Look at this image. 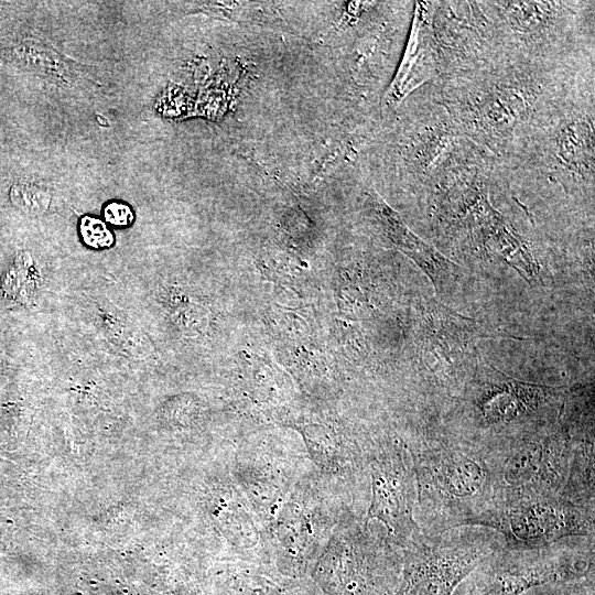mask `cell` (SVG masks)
<instances>
[{"label":"cell","instance_id":"8fae6325","mask_svg":"<svg viewBox=\"0 0 595 595\" xmlns=\"http://www.w3.org/2000/svg\"><path fill=\"white\" fill-rule=\"evenodd\" d=\"M23 48V58L32 68L64 83L69 80L66 63L52 48L39 44H30Z\"/></svg>","mask_w":595,"mask_h":595},{"label":"cell","instance_id":"ba28073f","mask_svg":"<svg viewBox=\"0 0 595 595\" xmlns=\"http://www.w3.org/2000/svg\"><path fill=\"white\" fill-rule=\"evenodd\" d=\"M367 464L371 497L365 522L381 521L388 538L402 550L423 533L415 519L416 483L408 445L385 442L367 456Z\"/></svg>","mask_w":595,"mask_h":595},{"label":"cell","instance_id":"6da1fadb","mask_svg":"<svg viewBox=\"0 0 595 595\" xmlns=\"http://www.w3.org/2000/svg\"><path fill=\"white\" fill-rule=\"evenodd\" d=\"M584 66L495 53L439 75L434 89L459 132L506 163L588 76Z\"/></svg>","mask_w":595,"mask_h":595},{"label":"cell","instance_id":"4fadbf2b","mask_svg":"<svg viewBox=\"0 0 595 595\" xmlns=\"http://www.w3.org/2000/svg\"><path fill=\"white\" fill-rule=\"evenodd\" d=\"M79 230L86 245L93 248H107L113 242V235L106 224L90 216H85L80 220Z\"/></svg>","mask_w":595,"mask_h":595},{"label":"cell","instance_id":"5b68a950","mask_svg":"<svg viewBox=\"0 0 595 595\" xmlns=\"http://www.w3.org/2000/svg\"><path fill=\"white\" fill-rule=\"evenodd\" d=\"M574 392V388L523 382L501 374L488 376L469 392L468 415L473 433L478 432L470 443L496 447L558 416Z\"/></svg>","mask_w":595,"mask_h":595},{"label":"cell","instance_id":"9c48e42d","mask_svg":"<svg viewBox=\"0 0 595 595\" xmlns=\"http://www.w3.org/2000/svg\"><path fill=\"white\" fill-rule=\"evenodd\" d=\"M439 73L431 42L428 2H415L412 32L394 79L386 93V104L398 106L412 90Z\"/></svg>","mask_w":595,"mask_h":595},{"label":"cell","instance_id":"3957f363","mask_svg":"<svg viewBox=\"0 0 595 595\" xmlns=\"http://www.w3.org/2000/svg\"><path fill=\"white\" fill-rule=\"evenodd\" d=\"M405 443L415 474V519L424 532L470 526L490 508L493 474L486 450L432 431Z\"/></svg>","mask_w":595,"mask_h":595},{"label":"cell","instance_id":"52a82bcc","mask_svg":"<svg viewBox=\"0 0 595 595\" xmlns=\"http://www.w3.org/2000/svg\"><path fill=\"white\" fill-rule=\"evenodd\" d=\"M470 526L495 531L507 550H538L566 538L594 539L595 502L569 497L530 499L491 508Z\"/></svg>","mask_w":595,"mask_h":595},{"label":"cell","instance_id":"7a4b0ae2","mask_svg":"<svg viewBox=\"0 0 595 595\" xmlns=\"http://www.w3.org/2000/svg\"><path fill=\"white\" fill-rule=\"evenodd\" d=\"M567 404L554 419L486 450L493 474L489 509L544 497L594 501L593 423L589 413Z\"/></svg>","mask_w":595,"mask_h":595},{"label":"cell","instance_id":"9a60e30c","mask_svg":"<svg viewBox=\"0 0 595 595\" xmlns=\"http://www.w3.org/2000/svg\"><path fill=\"white\" fill-rule=\"evenodd\" d=\"M567 595H577V594L573 593V594H567Z\"/></svg>","mask_w":595,"mask_h":595},{"label":"cell","instance_id":"7c38bea8","mask_svg":"<svg viewBox=\"0 0 595 595\" xmlns=\"http://www.w3.org/2000/svg\"><path fill=\"white\" fill-rule=\"evenodd\" d=\"M11 199L29 214H42L50 206L51 193L41 184L23 182L12 187Z\"/></svg>","mask_w":595,"mask_h":595},{"label":"cell","instance_id":"8992f818","mask_svg":"<svg viewBox=\"0 0 595 595\" xmlns=\"http://www.w3.org/2000/svg\"><path fill=\"white\" fill-rule=\"evenodd\" d=\"M593 575L594 540L585 547L560 542L530 551L504 548L470 572L459 584L458 595H521L537 586L575 583Z\"/></svg>","mask_w":595,"mask_h":595},{"label":"cell","instance_id":"277c9868","mask_svg":"<svg viewBox=\"0 0 595 595\" xmlns=\"http://www.w3.org/2000/svg\"><path fill=\"white\" fill-rule=\"evenodd\" d=\"M501 549V538L483 527L423 531L402 549L401 575L393 595H453L470 572Z\"/></svg>","mask_w":595,"mask_h":595},{"label":"cell","instance_id":"30bf717a","mask_svg":"<svg viewBox=\"0 0 595 595\" xmlns=\"http://www.w3.org/2000/svg\"><path fill=\"white\" fill-rule=\"evenodd\" d=\"M368 198L385 236L397 249L411 258L429 277L435 290L440 291L445 280L453 273L452 269H456L457 266L411 231L378 194L370 192Z\"/></svg>","mask_w":595,"mask_h":595},{"label":"cell","instance_id":"5bb4252c","mask_svg":"<svg viewBox=\"0 0 595 595\" xmlns=\"http://www.w3.org/2000/svg\"><path fill=\"white\" fill-rule=\"evenodd\" d=\"M104 215L105 219L113 226L125 227L133 220V213L130 206L121 202L109 203L105 207Z\"/></svg>","mask_w":595,"mask_h":595}]
</instances>
